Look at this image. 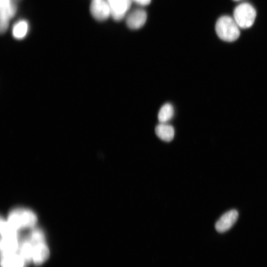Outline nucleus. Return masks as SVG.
Masks as SVG:
<instances>
[{"label":"nucleus","mask_w":267,"mask_h":267,"mask_svg":"<svg viewBox=\"0 0 267 267\" xmlns=\"http://www.w3.org/2000/svg\"><path fill=\"white\" fill-rule=\"evenodd\" d=\"M135 2L136 3L141 5H147L149 4L151 0H132Z\"/></svg>","instance_id":"13"},{"label":"nucleus","mask_w":267,"mask_h":267,"mask_svg":"<svg viewBox=\"0 0 267 267\" xmlns=\"http://www.w3.org/2000/svg\"><path fill=\"white\" fill-rule=\"evenodd\" d=\"M146 19V11L142 9H136L128 15L126 23L129 28L132 29H138L143 26Z\"/></svg>","instance_id":"8"},{"label":"nucleus","mask_w":267,"mask_h":267,"mask_svg":"<svg viewBox=\"0 0 267 267\" xmlns=\"http://www.w3.org/2000/svg\"><path fill=\"white\" fill-rule=\"evenodd\" d=\"M17 0H12L13 3H14V4H15V1H17Z\"/></svg>","instance_id":"14"},{"label":"nucleus","mask_w":267,"mask_h":267,"mask_svg":"<svg viewBox=\"0 0 267 267\" xmlns=\"http://www.w3.org/2000/svg\"><path fill=\"white\" fill-rule=\"evenodd\" d=\"M238 213L236 210H231L223 214L215 224L216 230L220 233L228 230L236 222Z\"/></svg>","instance_id":"7"},{"label":"nucleus","mask_w":267,"mask_h":267,"mask_svg":"<svg viewBox=\"0 0 267 267\" xmlns=\"http://www.w3.org/2000/svg\"><path fill=\"white\" fill-rule=\"evenodd\" d=\"M7 221L17 230L35 227L38 218L32 210L23 207L12 209L8 214Z\"/></svg>","instance_id":"1"},{"label":"nucleus","mask_w":267,"mask_h":267,"mask_svg":"<svg viewBox=\"0 0 267 267\" xmlns=\"http://www.w3.org/2000/svg\"><path fill=\"white\" fill-rule=\"evenodd\" d=\"M155 133L161 140L169 142L174 137L175 130L172 126L167 123H160L155 128Z\"/></svg>","instance_id":"10"},{"label":"nucleus","mask_w":267,"mask_h":267,"mask_svg":"<svg viewBox=\"0 0 267 267\" xmlns=\"http://www.w3.org/2000/svg\"><path fill=\"white\" fill-rule=\"evenodd\" d=\"M239 27L234 19L228 16H223L217 20L215 29L221 39L231 42L235 41L239 37Z\"/></svg>","instance_id":"2"},{"label":"nucleus","mask_w":267,"mask_h":267,"mask_svg":"<svg viewBox=\"0 0 267 267\" xmlns=\"http://www.w3.org/2000/svg\"><path fill=\"white\" fill-rule=\"evenodd\" d=\"M16 10L12 0H0V31L6 32L10 19L14 16Z\"/></svg>","instance_id":"4"},{"label":"nucleus","mask_w":267,"mask_h":267,"mask_svg":"<svg viewBox=\"0 0 267 267\" xmlns=\"http://www.w3.org/2000/svg\"></svg>","instance_id":"15"},{"label":"nucleus","mask_w":267,"mask_h":267,"mask_svg":"<svg viewBox=\"0 0 267 267\" xmlns=\"http://www.w3.org/2000/svg\"><path fill=\"white\" fill-rule=\"evenodd\" d=\"M90 11L92 16L98 21L105 20L111 15L110 6L105 0H92Z\"/></svg>","instance_id":"5"},{"label":"nucleus","mask_w":267,"mask_h":267,"mask_svg":"<svg viewBox=\"0 0 267 267\" xmlns=\"http://www.w3.org/2000/svg\"><path fill=\"white\" fill-rule=\"evenodd\" d=\"M28 24L25 20H20L15 24L12 29V35L16 39H22L27 34Z\"/></svg>","instance_id":"11"},{"label":"nucleus","mask_w":267,"mask_h":267,"mask_svg":"<svg viewBox=\"0 0 267 267\" xmlns=\"http://www.w3.org/2000/svg\"><path fill=\"white\" fill-rule=\"evenodd\" d=\"M174 114V108L170 103L164 104L160 108L158 115L159 122L165 123L170 121Z\"/></svg>","instance_id":"12"},{"label":"nucleus","mask_w":267,"mask_h":267,"mask_svg":"<svg viewBox=\"0 0 267 267\" xmlns=\"http://www.w3.org/2000/svg\"><path fill=\"white\" fill-rule=\"evenodd\" d=\"M256 16L254 7L248 3H242L237 6L234 10V19L241 28H248L253 24Z\"/></svg>","instance_id":"3"},{"label":"nucleus","mask_w":267,"mask_h":267,"mask_svg":"<svg viewBox=\"0 0 267 267\" xmlns=\"http://www.w3.org/2000/svg\"><path fill=\"white\" fill-rule=\"evenodd\" d=\"M132 0H107L110 8L111 15L115 20L123 18L129 10Z\"/></svg>","instance_id":"6"},{"label":"nucleus","mask_w":267,"mask_h":267,"mask_svg":"<svg viewBox=\"0 0 267 267\" xmlns=\"http://www.w3.org/2000/svg\"><path fill=\"white\" fill-rule=\"evenodd\" d=\"M26 262L17 252L1 255V267H24Z\"/></svg>","instance_id":"9"}]
</instances>
